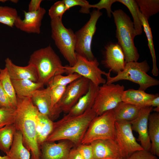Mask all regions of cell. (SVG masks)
<instances>
[{
    "label": "cell",
    "mask_w": 159,
    "mask_h": 159,
    "mask_svg": "<svg viewBox=\"0 0 159 159\" xmlns=\"http://www.w3.org/2000/svg\"><path fill=\"white\" fill-rule=\"evenodd\" d=\"M17 98L14 124L16 130L22 134L23 144L31 153V159H40L41 148L37 142L36 132L39 112L31 98L17 96Z\"/></svg>",
    "instance_id": "6da1fadb"
},
{
    "label": "cell",
    "mask_w": 159,
    "mask_h": 159,
    "mask_svg": "<svg viewBox=\"0 0 159 159\" xmlns=\"http://www.w3.org/2000/svg\"><path fill=\"white\" fill-rule=\"evenodd\" d=\"M97 116L92 108L80 115H65L60 120L53 122L52 130L46 141L66 140L71 142L76 147L81 144L90 122Z\"/></svg>",
    "instance_id": "7a4b0ae2"
},
{
    "label": "cell",
    "mask_w": 159,
    "mask_h": 159,
    "mask_svg": "<svg viewBox=\"0 0 159 159\" xmlns=\"http://www.w3.org/2000/svg\"><path fill=\"white\" fill-rule=\"evenodd\" d=\"M28 64L35 67L38 82L44 85H47L56 75L65 73L59 57L50 45L34 51L30 57Z\"/></svg>",
    "instance_id": "3957f363"
},
{
    "label": "cell",
    "mask_w": 159,
    "mask_h": 159,
    "mask_svg": "<svg viewBox=\"0 0 159 159\" xmlns=\"http://www.w3.org/2000/svg\"><path fill=\"white\" fill-rule=\"evenodd\" d=\"M112 14L116 27V37L118 44L123 52L125 62H137L139 54L134 42L136 35L133 22L121 9L112 11Z\"/></svg>",
    "instance_id": "277c9868"
},
{
    "label": "cell",
    "mask_w": 159,
    "mask_h": 159,
    "mask_svg": "<svg viewBox=\"0 0 159 159\" xmlns=\"http://www.w3.org/2000/svg\"><path fill=\"white\" fill-rule=\"evenodd\" d=\"M150 67L145 60L141 62L126 63L123 70L115 77L110 76L109 71L105 75L106 83L111 84L121 80H128L138 84L139 90L145 91L148 88L159 84V81L148 75Z\"/></svg>",
    "instance_id": "5b68a950"
},
{
    "label": "cell",
    "mask_w": 159,
    "mask_h": 159,
    "mask_svg": "<svg viewBox=\"0 0 159 159\" xmlns=\"http://www.w3.org/2000/svg\"><path fill=\"white\" fill-rule=\"evenodd\" d=\"M50 25L51 37L55 44L69 63V66H73L77 61L75 33L71 29L64 26L62 18L51 19Z\"/></svg>",
    "instance_id": "8992f818"
},
{
    "label": "cell",
    "mask_w": 159,
    "mask_h": 159,
    "mask_svg": "<svg viewBox=\"0 0 159 159\" xmlns=\"http://www.w3.org/2000/svg\"><path fill=\"white\" fill-rule=\"evenodd\" d=\"M116 121L113 110L97 116L90 122L81 144H90L99 139H115Z\"/></svg>",
    "instance_id": "52a82bcc"
},
{
    "label": "cell",
    "mask_w": 159,
    "mask_h": 159,
    "mask_svg": "<svg viewBox=\"0 0 159 159\" xmlns=\"http://www.w3.org/2000/svg\"><path fill=\"white\" fill-rule=\"evenodd\" d=\"M100 11L95 9L90 13L88 21L75 33L76 39L75 51L76 53L89 60L95 57L91 49L93 37L96 30V25L100 17L102 15Z\"/></svg>",
    "instance_id": "ba28073f"
},
{
    "label": "cell",
    "mask_w": 159,
    "mask_h": 159,
    "mask_svg": "<svg viewBox=\"0 0 159 159\" xmlns=\"http://www.w3.org/2000/svg\"><path fill=\"white\" fill-rule=\"evenodd\" d=\"M125 87L123 85L113 83L103 84L98 92L92 109L97 115L113 110L122 101Z\"/></svg>",
    "instance_id": "9c48e42d"
},
{
    "label": "cell",
    "mask_w": 159,
    "mask_h": 159,
    "mask_svg": "<svg viewBox=\"0 0 159 159\" xmlns=\"http://www.w3.org/2000/svg\"><path fill=\"white\" fill-rule=\"evenodd\" d=\"M76 54L77 61L73 66H64L65 73L67 74H77L98 86L106 83V80L102 77V75L105 76L107 73L99 68V63L96 58L93 60H89Z\"/></svg>",
    "instance_id": "30bf717a"
},
{
    "label": "cell",
    "mask_w": 159,
    "mask_h": 159,
    "mask_svg": "<svg viewBox=\"0 0 159 159\" xmlns=\"http://www.w3.org/2000/svg\"><path fill=\"white\" fill-rule=\"evenodd\" d=\"M90 80L81 77L67 85L57 105L62 112L68 113L79 100L87 92Z\"/></svg>",
    "instance_id": "8fae6325"
},
{
    "label": "cell",
    "mask_w": 159,
    "mask_h": 159,
    "mask_svg": "<svg viewBox=\"0 0 159 159\" xmlns=\"http://www.w3.org/2000/svg\"><path fill=\"white\" fill-rule=\"evenodd\" d=\"M115 139L127 158L133 153L143 149L134 136L130 122L116 121Z\"/></svg>",
    "instance_id": "7c38bea8"
},
{
    "label": "cell",
    "mask_w": 159,
    "mask_h": 159,
    "mask_svg": "<svg viewBox=\"0 0 159 159\" xmlns=\"http://www.w3.org/2000/svg\"><path fill=\"white\" fill-rule=\"evenodd\" d=\"M90 144L92 149V159H125L115 138L97 140Z\"/></svg>",
    "instance_id": "4fadbf2b"
},
{
    "label": "cell",
    "mask_w": 159,
    "mask_h": 159,
    "mask_svg": "<svg viewBox=\"0 0 159 159\" xmlns=\"http://www.w3.org/2000/svg\"><path fill=\"white\" fill-rule=\"evenodd\" d=\"M153 108L151 106L140 108L137 117L130 122L132 130L138 133L140 145L144 149L150 151L151 144L148 134V122Z\"/></svg>",
    "instance_id": "5bb4252c"
},
{
    "label": "cell",
    "mask_w": 159,
    "mask_h": 159,
    "mask_svg": "<svg viewBox=\"0 0 159 159\" xmlns=\"http://www.w3.org/2000/svg\"><path fill=\"white\" fill-rule=\"evenodd\" d=\"M31 99L34 105L41 113L47 116L53 121L57 119L62 112L59 109L53 108L50 95V87L38 89L32 94Z\"/></svg>",
    "instance_id": "9a60e30c"
},
{
    "label": "cell",
    "mask_w": 159,
    "mask_h": 159,
    "mask_svg": "<svg viewBox=\"0 0 159 159\" xmlns=\"http://www.w3.org/2000/svg\"><path fill=\"white\" fill-rule=\"evenodd\" d=\"M102 63L110 72L117 74L123 70L126 64L124 55L118 44L110 43L105 47Z\"/></svg>",
    "instance_id": "2e32d148"
},
{
    "label": "cell",
    "mask_w": 159,
    "mask_h": 159,
    "mask_svg": "<svg viewBox=\"0 0 159 159\" xmlns=\"http://www.w3.org/2000/svg\"><path fill=\"white\" fill-rule=\"evenodd\" d=\"M24 17L22 19L19 16L14 26L20 30L28 33L39 34L42 21L46 12L44 8L41 7L34 12L24 11Z\"/></svg>",
    "instance_id": "e0dca14e"
},
{
    "label": "cell",
    "mask_w": 159,
    "mask_h": 159,
    "mask_svg": "<svg viewBox=\"0 0 159 159\" xmlns=\"http://www.w3.org/2000/svg\"><path fill=\"white\" fill-rule=\"evenodd\" d=\"M45 141L41 146L40 159H68L70 150L74 147L71 141L62 140L58 143Z\"/></svg>",
    "instance_id": "ac0fdd59"
},
{
    "label": "cell",
    "mask_w": 159,
    "mask_h": 159,
    "mask_svg": "<svg viewBox=\"0 0 159 159\" xmlns=\"http://www.w3.org/2000/svg\"><path fill=\"white\" fill-rule=\"evenodd\" d=\"M5 66L12 80H28L37 82L38 76L35 67L28 64L25 67L19 66L14 64L9 58L5 60Z\"/></svg>",
    "instance_id": "d6986e66"
},
{
    "label": "cell",
    "mask_w": 159,
    "mask_h": 159,
    "mask_svg": "<svg viewBox=\"0 0 159 159\" xmlns=\"http://www.w3.org/2000/svg\"><path fill=\"white\" fill-rule=\"evenodd\" d=\"M99 87L90 81L87 92L79 100L66 115L69 116L80 115L88 109L92 108Z\"/></svg>",
    "instance_id": "ffe728a7"
},
{
    "label": "cell",
    "mask_w": 159,
    "mask_h": 159,
    "mask_svg": "<svg viewBox=\"0 0 159 159\" xmlns=\"http://www.w3.org/2000/svg\"><path fill=\"white\" fill-rule=\"evenodd\" d=\"M156 94H149L145 91L129 89L124 90L122 97V101L140 108L150 107L151 101L155 97Z\"/></svg>",
    "instance_id": "44dd1931"
},
{
    "label": "cell",
    "mask_w": 159,
    "mask_h": 159,
    "mask_svg": "<svg viewBox=\"0 0 159 159\" xmlns=\"http://www.w3.org/2000/svg\"><path fill=\"white\" fill-rule=\"evenodd\" d=\"M148 134L151 142L150 152L159 156V113H150L148 122Z\"/></svg>",
    "instance_id": "7402d4cb"
},
{
    "label": "cell",
    "mask_w": 159,
    "mask_h": 159,
    "mask_svg": "<svg viewBox=\"0 0 159 159\" xmlns=\"http://www.w3.org/2000/svg\"><path fill=\"white\" fill-rule=\"evenodd\" d=\"M140 109L122 101L113 110V111L116 121L130 122L137 117Z\"/></svg>",
    "instance_id": "603a6c76"
},
{
    "label": "cell",
    "mask_w": 159,
    "mask_h": 159,
    "mask_svg": "<svg viewBox=\"0 0 159 159\" xmlns=\"http://www.w3.org/2000/svg\"><path fill=\"white\" fill-rule=\"evenodd\" d=\"M30 153L23 144L21 132L16 130L12 144L6 155L11 159H30Z\"/></svg>",
    "instance_id": "cb8c5ba5"
},
{
    "label": "cell",
    "mask_w": 159,
    "mask_h": 159,
    "mask_svg": "<svg viewBox=\"0 0 159 159\" xmlns=\"http://www.w3.org/2000/svg\"><path fill=\"white\" fill-rule=\"evenodd\" d=\"M53 121L47 116L39 112L37 121V138L39 146L44 142L51 132Z\"/></svg>",
    "instance_id": "d4e9b609"
},
{
    "label": "cell",
    "mask_w": 159,
    "mask_h": 159,
    "mask_svg": "<svg viewBox=\"0 0 159 159\" xmlns=\"http://www.w3.org/2000/svg\"><path fill=\"white\" fill-rule=\"evenodd\" d=\"M11 80L16 95L19 96L31 98L34 91L44 85L41 83L28 80Z\"/></svg>",
    "instance_id": "484cf974"
},
{
    "label": "cell",
    "mask_w": 159,
    "mask_h": 159,
    "mask_svg": "<svg viewBox=\"0 0 159 159\" xmlns=\"http://www.w3.org/2000/svg\"><path fill=\"white\" fill-rule=\"evenodd\" d=\"M138 14L147 38L148 46L152 59L153 69L152 73L154 76H157L158 75L159 71L157 66L156 56L151 29L149 24L148 20L141 13L139 9L138 11Z\"/></svg>",
    "instance_id": "4316f807"
},
{
    "label": "cell",
    "mask_w": 159,
    "mask_h": 159,
    "mask_svg": "<svg viewBox=\"0 0 159 159\" xmlns=\"http://www.w3.org/2000/svg\"><path fill=\"white\" fill-rule=\"evenodd\" d=\"M16 130L14 123L0 128V150L6 154L9 151Z\"/></svg>",
    "instance_id": "83f0119b"
},
{
    "label": "cell",
    "mask_w": 159,
    "mask_h": 159,
    "mask_svg": "<svg viewBox=\"0 0 159 159\" xmlns=\"http://www.w3.org/2000/svg\"><path fill=\"white\" fill-rule=\"evenodd\" d=\"M0 82L15 108L17 105V96L11 79L6 68L0 69Z\"/></svg>",
    "instance_id": "f1b7e54d"
},
{
    "label": "cell",
    "mask_w": 159,
    "mask_h": 159,
    "mask_svg": "<svg viewBox=\"0 0 159 159\" xmlns=\"http://www.w3.org/2000/svg\"><path fill=\"white\" fill-rule=\"evenodd\" d=\"M126 6L129 9L133 19V25L136 36L141 34L142 25L139 18L138 11L139 8L136 1L134 0H117Z\"/></svg>",
    "instance_id": "f546056e"
},
{
    "label": "cell",
    "mask_w": 159,
    "mask_h": 159,
    "mask_svg": "<svg viewBox=\"0 0 159 159\" xmlns=\"http://www.w3.org/2000/svg\"><path fill=\"white\" fill-rule=\"evenodd\" d=\"M136 1L141 13L148 20L159 11V0H137Z\"/></svg>",
    "instance_id": "4dcf8cb0"
},
{
    "label": "cell",
    "mask_w": 159,
    "mask_h": 159,
    "mask_svg": "<svg viewBox=\"0 0 159 159\" xmlns=\"http://www.w3.org/2000/svg\"><path fill=\"white\" fill-rule=\"evenodd\" d=\"M19 16L16 9L7 6H0V23L13 27Z\"/></svg>",
    "instance_id": "1f68e13d"
},
{
    "label": "cell",
    "mask_w": 159,
    "mask_h": 159,
    "mask_svg": "<svg viewBox=\"0 0 159 159\" xmlns=\"http://www.w3.org/2000/svg\"><path fill=\"white\" fill-rule=\"evenodd\" d=\"M82 76L79 74L74 73L64 76L62 74L56 75L47 85L52 87L57 85L67 86L70 83Z\"/></svg>",
    "instance_id": "d6a6232c"
},
{
    "label": "cell",
    "mask_w": 159,
    "mask_h": 159,
    "mask_svg": "<svg viewBox=\"0 0 159 159\" xmlns=\"http://www.w3.org/2000/svg\"><path fill=\"white\" fill-rule=\"evenodd\" d=\"M16 115L15 109L0 108V128L14 123Z\"/></svg>",
    "instance_id": "836d02e7"
},
{
    "label": "cell",
    "mask_w": 159,
    "mask_h": 159,
    "mask_svg": "<svg viewBox=\"0 0 159 159\" xmlns=\"http://www.w3.org/2000/svg\"><path fill=\"white\" fill-rule=\"evenodd\" d=\"M49 87H50V95L52 107L61 110L57 104L62 98L66 86L57 85Z\"/></svg>",
    "instance_id": "e575fe53"
},
{
    "label": "cell",
    "mask_w": 159,
    "mask_h": 159,
    "mask_svg": "<svg viewBox=\"0 0 159 159\" xmlns=\"http://www.w3.org/2000/svg\"><path fill=\"white\" fill-rule=\"evenodd\" d=\"M65 5L63 0L55 2L49 10L48 14L51 18H62V16L67 11Z\"/></svg>",
    "instance_id": "d590c367"
},
{
    "label": "cell",
    "mask_w": 159,
    "mask_h": 159,
    "mask_svg": "<svg viewBox=\"0 0 159 159\" xmlns=\"http://www.w3.org/2000/svg\"><path fill=\"white\" fill-rule=\"evenodd\" d=\"M67 10L75 6L81 7L80 12L84 14L90 13L89 2L85 0H63Z\"/></svg>",
    "instance_id": "8d00e7d4"
},
{
    "label": "cell",
    "mask_w": 159,
    "mask_h": 159,
    "mask_svg": "<svg viewBox=\"0 0 159 159\" xmlns=\"http://www.w3.org/2000/svg\"><path fill=\"white\" fill-rule=\"evenodd\" d=\"M117 1L116 0H101L98 3L94 4H90L89 7L96 8L97 10L105 9L107 11L108 16L111 17L112 16V11L111 10V6L112 4Z\"/></svg>",
    "instance_id": "74e56055"
},
{
    "label": "cell",
    "mask_w": 159,
    "mask_h": 159,
    "mask_svg": "<svg viewBox=\"0 0 159 159\" xmlns=\"http://www.w3.org/2000/svg\"><path fill=\"white\" fill-rule=\"evenodd\" d=\"M125 159H158L150 151L144 149L136 151Z\"/></svg>",
    "instance_id": "f35d334b"
},
{
    "label": "cell",
    "mask_w": 159,
    "mask_h": 159,
    "mask_svg": "<svg viewBox=\"0 0 159 159\" xmlns=\"http://www.w3.org/2000/svg\"><path fill=\"white\" fill-rule=\"evenodd\" d=\"M83 159H92L93 152L91 145L90 144H81L76 147Z\"/></svg>",
    "instance_id": "ab89813d"
},
{
    "label": "cell",
    "mask_w": 159,
    "mask_h": 159,
    "mask_svg": "<svg viewBox=\"0 0 159 159\" xmlns=\"http://www.w3.org/2000/svg\"><path fill=\"white\" fill-rule=\"evenodd\" d=\"M0 108L16 109L12 105L9 96L3 89L0 82Z\"/></svg>",
    "instance_id": "60d3db41"
},
{
    "label": "cell",
    "mask_w": 159,
    "mask_h": 159,
    "mask_svg": "<svg viewBox=\"0 0 159 159\" xmlns=\"http://www.w3.org/2000/svg\"><path fill=\"white\" fill-rule=\"evenodd\" d=\"M42 0H31L28 5V11L34 12L38 11L41 7Z\"/></svg>",
    "instance_id": "b9f144b4"
},
{
    "label": "cell",
    "mask_w": 159,
    "mask_h": 159,
    "mask_svg": "<svg viewBox=\"0 0 159 159\" xmlns=\"http://www.w3.org/2000/svg\"><path fill=\"white\" fill-rule=\"evenodd\" d=\"M68 159H83L76 148L74 147L70 150Z\"/></svg>",
    "instance_id": "7bdbcfd3"
},
{
    "label": "cell",
    "mask_w": 159,
    "mask_h": 159,
    "mask_svg": "<svg viewBox=\"0 0 159 159\" xmlns=\"http://www.w3.org/2000/svg\"><path fill=\"white\" fill-rule=\"evenodd\" d=\"M150 106L155 107L153 110L155 112H159V95L158 94H156L155 97L151 101Z\"/></svg>",
    "instance_id": "ee69618b"
},
{
    "label": "cell",
    "mask_w": 159,
    "mask_h": 159,
    "mask_svg": "<svg viewBox=\"0 0 159 159\" xmlns=\"http://www.w3.org/2000/svg\"><path fill=\"white\" fill-rule=\"evenodd\" d=\"M0 159H11V158L8 155L2 156L0 155Z\"/></svg>",
    "instance_id": "f6af8a7d"
},
{
    "label": "cell",
    "mask_w": 159,
    "mask_h": 159,
    "mask_svg": "<svg viewBox=\"0 0 159 159\" xmlns=\"http://www.w3.org/2000/svg\"><path fill=\"white\" fill-rule=\"evenodd\" d=\"M10 1L13 3H17L19 1L17 0H11Z\"/></svg>",
    "instance_id": "bcb514c9"
},
{
    "label": "cell",
    "mask_w": 159,
    "mask_h": 159,
    "mask_svg": "<svg viewBox=\"0 0 159 159\" xmlns=\"http://www.w3.org/2000/svg\"><path fill=\"white\" fill-rule=\"evenodd\" d=\"M7 0H0V2H6Z\"/></svg>",
    "instance_id": "7dc6e473"
}]
</instances>
